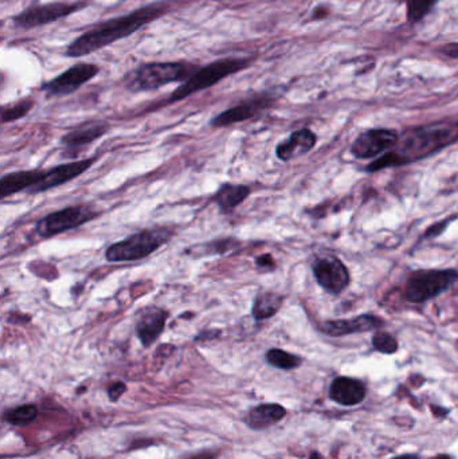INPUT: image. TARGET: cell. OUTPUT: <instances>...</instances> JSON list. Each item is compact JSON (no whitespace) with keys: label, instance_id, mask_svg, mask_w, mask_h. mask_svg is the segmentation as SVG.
Returning <instances> with one entry per match:
<instances>
[{"label":"cell","instance_id":"obj_1","mask_svg":"<svg viewBox=\"0 0 458 459\" xmlns=\"http://www.w3.org/2000/svg\"><path fill=\"white\" fill-rule=\"evenodd\" d=\"M458 141V121H441L410 127L399 137L395 150L371 163L368 171H379L419 160Z\"/></svg>","mask_w":458,"mask_h":459},{"label":"cell","instance_id":"obj_2","mask_svg":"<svg viewBox=\"0 0 458 459\" xmlns=\"http://www.w3.org/2000/svg\"><path fill=\"white\" fill-rule=\"evenodd\" d=\"M167 11L168 6L166 3H153L137 8L127 15L105 21L74 39L69 45L66 55L70 58H79L94 51L101 50L116 41L124 39L135 34L144 26L152 23Z\"/></svg>","mask_w":458,"mask_h":459},{"label":"cell","instance_id":"obj_3","mask_svg":"<svg viewBox=\"0 0 458 459\" xmlns=\"http://www.w3.org/2000/svg\"><path fill=\"white\" fill-rule=\"evenodd\" d=\"M252 62H253L252 58L232 57V58H222L215 62H211L204 68H199L171 94L168 102L180 101L194 93L208 89L221 82L222 79H225L226 76L242 72L243 69L250 66Z\"/></svg>","mask_w":458,"mask_h":459},{"label":"cell","instance_id":"obj_4","mask_svg":"<svg viewBox=\"0 0 458 459\" xmlns=\"http://www.w3.org/2000/svg\"><path fill=\"white\" fill-rule=\"evenodd\" d=\"M199 68L188 62H153L140 66L128 82L132 92L156 90L172 82H183Z\"/></svg>","mask_w":458,"mask_h":459},{"label":"cell","instance_id":"obj_5","mask_svg":"<svg viewBox=\"0 0 458 459\" xmlns=\"http://www.w3.org/2000/svg\"><path fill=\"white\" fill-rule=\"evenodd\" d=\"M171 229H141L121 242L113 243L105 252L109 262H133L152 254L172 236Z\"/></svg>","mask_w":458,"mask_h":459},{"label":"cell","instance_id":"obj_6","mask_svg":"<svg viewBox=\"0 0 458 459\" xmlns=\"http://www.w3.org/2000/svg\"><path fill=\"white\" fill-rule=\"evenodd\" d=\"M457 280L456 270H419L408 277L405 297L410 303L421 304L439 296Z\"/></svg>","mask_w":458,"mask_h":459},{"label":"cell","instance_id":"obj_7","mask_svg":"<svg viewBox=\"0 0 458 459\" xmlns=\"http://www.w3.org/2000/svg\"><path fill=\"white\" fill-rule=\"evenodd\" d=\"M97 216V212L90 207L78 204L51 212L38 221L35 229L42 238H51L69 229H77Z\"/></svg>","mask_w":458,"mask_h":459},{"label":"cell","instance_id":"obj_8","mask_svg":"<svg viewBox=\"0 0 458 459\" xmlns=\"http://www.w3.org/2000/svg\"><path fill=\"white\" fill-rule=\"evenodd\" d=\"M88 1H55L48 4H38L28 7L23 12L14 18V23L21 28H35L49 25L58 19L66 18L77 11L83 10Z\"/></svg>","mask_w":458,"mask_h":459},{"label":"cell","instance_id":"obj_9","mask_svg":"<svg viewBox=\"0 0 458 459\" xmlns=\"http://www.w3.org/2000/svg\"><path fill=\"white\" fill-rule=\"evenodd\" d=\"M100 68L94 63H77L59 76H55L42 86V90L50 97L69 96L78 90L82 85L99 74Z\"/></svg>","mask_w":458,"mask_h":459},{"label":"cell","instance_id":"obj_10","mask_svg":"<svg viewBox=\"0 0 458 459\" xmlns=\"http://www.w3.org/2000/svg\"><path fill=\"white\" fill-rule=\"evenodd\" d=\"M399 136L392 129H371L360 133L351 147L357 159H371L395 147Z\"/></svg>","mask_w":458,"mask_h":459},{"label":"cell","instance_id":"obj_11","mask_svg":"<svg viewBox=\"0 0 458 459\" xmlns=\"http://www.w3.org/2000/svg\"><path fill=\"white\" fill-rule=\"evenodd\" d=\"M313 274L319 285L331 294L341 293L350 285L347 267L335 256L317 259L313 263Z\"/></svg>","mask_w":458,"mask_h":459},{"label":"cell","instance_id":"obj_12","mask_svg":"<svg viewBox=\"0 0 458 459\" xmlns=\"http://www.w3.org/2000/svg\"><path fill=\"white\" fill-rule=\"evenodd\" d=\"M273 102V99L269 96H258L252 100L241 102L228 110L219 113L217 117L211 120V127H229L232 124H238L246 120H250L268 109L270 103Z\"/></svg>","mask_w":458,"mask_h":459},{"label":"cell","instance_id":"obj_13","mask_svg":"<svg viewBox=\"0 0 458 459\" xmlns=\"http://www.w3.org/2000/svg\"><path fill=\"white\" fill-rule=\"evenodd\" d=\"M93 163H94V159H85V160L58 165L50 171H46L42 180L39 183H37L32 188H30L27 192L39 194V192H45L51 188H57L73 178H78L81 174H83L86 170H89L93 165Z\"/></svg>","mask_w":458,"mask_h":459},{"label":"cell","instance_id":"obj_14","mask_svg":"<svg viewBox=\"0 0 458 459\" xmlns=\"http://www.w3.org/2000/svg\"><path fill=\"white\" fill-rule=\"evenodd\" d=\"M168 316V312L159 306H147L139 313L135 329L143 347L148 348L159 338L164 331Z\"/></svg>","mask_w":458,"mask_h":459},{"label":"cell","instance_id":"obj_15","mask_svg":"<svg viewBox=\"0 0 458 459\" xmlns=\"http://www.w3.org/2000/svg\"><path fill=\"white\" fill-rule=\"evenodd\" d=\"M384 324L382 318L374 316V314H361L355 318L350 320H333V321H326L320 325L321 332L326 334H330L333 337H340L346 334H354V333H361V332L372 331Z\"/></svg>","mask_w":458,"mask_h":459},{"label":"cell","instance_id":"obj_16","mask_svg":"<svg viewBox=\"0 0 458 459\" xmlns=\"http://www.w3.org/2000/svg\"><path fill=\"white\" fill-rule=\"evenodd\" d=\"M364 382L352 378H336L330 387V398L335 403L346 407H352L361 403L366 398Z\"/></svg>","mask_w":458,"mask_h":459},{"label":"cell","instance_id":"obj_17","mask_svg":"<svg viewBox=\"0 0 458 459\" xmlns=\"http://www.w3.org/2000/svg\"><path fill=\"white\" fill-rule=\"evenodd\" d=\"M316 144V136L309 129H300L290 134V137L276 148V154L282 161H289L309 152Z\"/></svg>","mask_w":458,"mask_h":459},{"label":"cell","instance_id":"obj_18","mask_svg":"<svg viewBox=\"0 0 458 459\" xmlns=\"http://www.w3.org/2000/svg\"><path fill=\"white\" fill-rule=\"evenodd\" d=\"M45 172L46 171L41 170H30L4 175L0 180V198L6 199L7 196L18 194L21 191H28L42 180Z\"/></svg>","mask_w":458,"mask_h":459},{"label":"cell","instance_id":"obj_19","mask_svg":"<svg viewBox=\"0 0 458 459\" xmlns=\"http://www.w3.org/2000/svg\"><path fill=\"white\" fill-rule=\"evenodd\" d=\"M285 415L286 409L280 405H261L248 414L246 423L253 430H265L277 425Z\"/></svg>","mask_w":458,"mask_h":459},{"label":"cell","instance_id":"obj_20","mask_svg":"<svg viewBox=\"0 0 458 459\" xmlns=\"http://www.w3.org/2000/svg\"><path fill=\"white\" fill-rule=\"evenodd\" d=\"M250 192L252 190L249 185L226 183L214 195V202L218 204L222 212H231L234 208L246 201Z\"/></svg>","mask_w":458,"mask_h":459},{"label":"cell","instance_id":"obj_21","mask_svg":"<svg viewBox=\"0 0 458 459\" xmlns=\"http://www.w3.org/2000/svg\"><path fill=\"white\" fill-rule=\"evenodd\" d=\"M108 130V125L103 123H85L82 125L69 132L63 139L62 143L68 147H79L85 144H90L94 140L102 137Z\"/></svg>","mask_w":458,"mask_h":459},{"label":"cell","instance_id":"obj_22","mask_svg":"<svg viewBox=\"0 0 458 459\" xmlns=\"http://www.w3.org/2000/svg\"><path fill=\"white\" fill-rule=\"evenodd\" d=\"M283 297L277 293H261L255 297V304L252 307L253 317L258 321L273 317L282 305Z\"/></svg>","mask_w":458,"mask_h":459},{"label":"cell","instance_id":"obj_23","mask_svg":"<svg viewBox=\"0 0 458 459\" xmlns=\"http://www.w3.org/2000/svg\"><path fill=\"white\" fill-rule=\"evenodd\" d=\"M439 0H406V18L408 23H419L425 19Z\"/></svg>","mask_w":458,"mask_h":459},{"label":"cell","instance_id":"obj_24","mask_svg":"<svg viewBox=\"0 0 458 459\" xmlns=\"http://www.w3.org/2000/svg\"><path fill=\"white\" fill-rule=\"evenodd\" d=\"M265 358L270 365L280 368V369H285V371L295 369V368L300 367V364H301L300 357L292 355L289 352H285L282 349H277V348L269 349L265 355Z\"/></svg>","mask_w":458,"mask_h":459},{"label":"cell","instance_id":"obj_25","mask_svg":"<svg viewBox=\"0 0 458 459\" xmlns=\"http://www.w3.org/2000/svg\"><path fill=\"white\" fill-rule=\"evenodd\" d=\"M38 416V408L34 405H23L6 412L4 419L14 426H27Z\"/></svg>","mask_w":458,"mask_h":459},{"label":"cell","instance_id":"obj_26","mask_svg":"<svg viewBox=\"0 0 458 459\" xmlns=\"http://www.w3.org/2000/svg\"><path fill=\"white\" fill-rule=\"evenodd\" d=\"M32 105H34L32 100H23V101L17 102L14 105L4 108L3 113H1V121L11 123V121H17V120L25 117L26 114L31 110Z\"/></svg>","mask_w":458,"mask_h":459},{"label":"cell","instance_id":"obj_27","mask_svg":"<svg viewBox=\"0 0 458 459\" xmlns=\"http://www.w3.org/2000/svg\"><path fill=\"white\" fill-rule=\"evenodd\" d=\"M374 348L386 355H392L398 351V341L394 336L386 332H377L372 338Z\"/></svg>","mask_w":458,"mask_h":459},{"label":"cell","instance_id":"obj_28","mask_svg":"<svg viewBox=\"0 0 458 459\" xmlns=\"http://www.w3.org/2000/svg\"><path fill=\"white\" fill-rule=\"evenodd\" d=\"M127 391V385L123 382H112L108 388V395L112 402H116L121 398V395Z\"/></svg>","mask_w":458,"mask_h":459},{"label":"cell","instance_id":"obj_29","mask_svg":"<svg viewBox=\"0 0 458 459\" xmlns=\"http://www.w3.org/2000/svg\"><path fill=\"white\" fill-rule=\"evenodd\" d=\"M437 51L448 58H452V59H458V42H453V43H446L441 48H438Z\"/></svg>","mask_w":458,"mask_h":459},{"label":"cell","instance_id":"obj_30","mask_svg":"<svg viewBox=\"0 0 458 459\" xmlns=\"http://www.w3.org/2000/svg\"><path fill=\"white\" fill-rule=\"evenodd\" d=\"M255 262H257V266H259L262 269H266V270H272L276 266L275 259H273V256L270 254L261 255V256H258L255 259Z\"/></svg>","mask_w":458,"mask_h":459},{"label":"cell","instance_id":"obj_31","mask_svg":"<svg viewBox=\"0 0 458 459\" xmlns=\"http://www.w3.org/2000/svg\"><path fill=\"white\" fill-rule=\"evenodd\" d=\"M330 8L327 6H317L312 11V19L313 21H323L330 15Z\"/></svg>","mask_w":458,"mask_h":459},{"label":"cell","instance_id":"obj_32","mask_svg":"<svg viewBox=\"0 0 458 459\" xmlns=\"http://www.w3.org/2000/svg\"><path fill=\"white\" fill-rule=\"evenodd\" d=\"M448 223L449 222H441V223H437L435 226H433V227H430V229H428V232H426V236L429 238V236H434V235H439L444 229H446V226H448Z\"/></svg>","mask_w":458,"mask_h":459},{"label":"cell","instance_id":"obj_33","mask_svg":"<svg viewBox=\"0 0 458 459\" xmlns=\"http://www.w3.org/2000/svg\"><path fill=\"white\" fill-rule=\"evenodd\" d=\"M214 453H211V451H202V453H199V454H195V456H192V457H190L188 459H214Z\"/></svg>","mask_w":458,"mask_h":459},{"label":"cell","instance_id":"obj_34","mask_svg":"<svg viewBox=\"0 0 458 459\" xmlns=\"http://www.w3.org/2000/svg\"><path fill=\"white\" fill-rule=\"evenodd\" d=\"M391 459H421V457L417 454H405V456H399V457Z\"/></svg>","mask_w":458,"mask_h":459},{"label":"cell","instance_id":"obj_35","mask_svg":"<svg viewBox=\"0 0 458 459\" xmlns=\"http://www.w3.org/2000/svg\"><path fill=\"white\" fill-rule=\"evenodd\" d=\"M309 459H323V457L319 453H312Z\"/></svg>","mask_w":458,"mask_h":459},{"label":"cell","instance_id":"obj_36","mask_svg":"<svg viewBox=\"0 0 458 459\" xmlns=\"http://www.w3.org/2000/svg\"><path fill=\"white\" fill-rule=\"evenodd\" d=\"M432 459H452V457H449V456H446V454H441V456H437V457H434V458Z\"/></svg>","mask_w":458,"mask_h":459}]
</instances>
